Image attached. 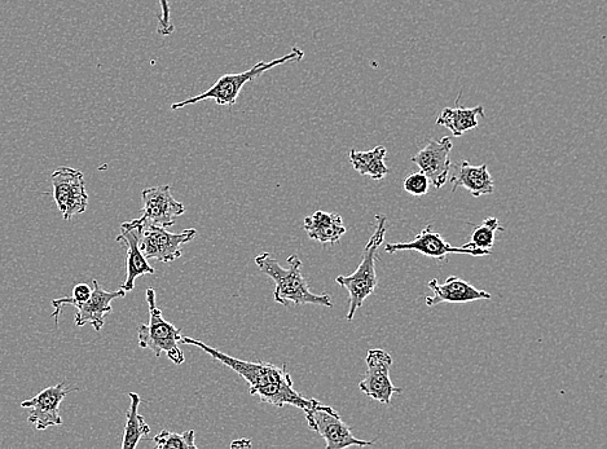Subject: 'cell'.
I'll return each mask as SVG.
<instances>
[{
	"label": "cell",
	"instance_id": "ba28073f",
	"mask_svg": "<svg viewBox=\"0 0 607 449\" xmlns=\"http://www.w3.org/2000/svg\"><path fill=\"white\" fill-rule=\"evenodd\" d=\"M51 180L55 202L65 222L85 213L89 206V195L82 171L67 166L59 167L52 173Z\"/></svg>",
	"mask_w": 607,
	"mask_h": 449
},
{
	"label": "cell",
	"instance_id": "5bb4252c",
	"mask_svg": "<svg viewBox=\"0 0 607 449\" xmlns=\"http://www.w3.org/2000/svg\"><path fill=\"white\" fill-rule=\"evenodd\" d=\"M117 242L126 246V280L123 281L121 289L126 293L135 288V281L140 276L155 275V268L148 263L139 249L138 226L134 220H129L121 226V235L117 236Z\"/></svg>",
	"mask_w": 607,
	"mask_h": 449
},
{
	"label": "cell",
	"instance_id": "9a60e30c",
	"mask_svg": "<svg viewBox=\"0 0 607 449\" xmlns=\"http://www.w3.org/2000/svg\"><path fill=\"white\" fill-rule=\"evenodd\" d=\"M94 288L86 302L77 307L76 325L77 327H85L86 324L92 325L96 332H100L105 324V318L113 311L112 302L118 298L126 296L125 290H116V292H107L101 288L99 281H92Z\"/></svg>",
	"mask_w": 607,
	"mask_h": 449
},
{
	"label": "cell",
	"instance_id": "cb8c5ba5",
	"mask_svg": "<svg viewBox=\"0 0 607 449\" xmlns=\"http://www.w3.org/2000/svg\"><path fill=\"white\" fill-rule=\"evenodd\" d=\"M91 293L92 288L89 284H77L74 286L72 297L54 299V301L51 302V305L55 307V311L51 316L56 320V324H59V316L61 312H63V308L65 306H73L77 308L90 298Z\"/></svg>",
	"mask_w": 607,
	"mask_h": 449
},
{
	"label": "cell",
	"instance_id": "e0dca14e",
	"mask_svg": "<svg viewBox=\"0 0 607 449\" xmlns=\"http://www.w3.org/2000/svg\"><path fill=\"white\" fill-rule=\"evenodd\" d=\"M452 192L457 188L468 189L474 197L491 195L495 191L494 179L488 171V166H473L469 161L461 162L457 173L452 178Z\"/></svg>",
	"mask_w": 607,
	"mask_h": 449
},
{
	"label": "cell",
	"instance_id": "44dd1931",
	"mask_svg": "<svg viewBox=\"0 0 607 449\" xmlns=\"http://www.w3.org/2000/svg\"><path fill=\"white\" fill-rule=\"evenodd\" d=\"M131 404L126 415L125 433H123L122 449H134L138 447L140 440L151 433L149 425L144 417L139 415V406L142 403L140 396L135 393L129 394Z\"/></svg>",
	"mask_w": 607,
	"mask_h": 449
},
{
	"label": "cell",
	"instance_id": "ac0fdd59",
	"mask_svg": "<svg viewBox=\"0 0 607 449\" xmlns=\"http://www.w3.org/2000/svg\"><path fill=\"white\" fill-rule=\"evenodd\" d=\"M303 228L311 240L318 241L320 244H337L346 233L340 215L321 210L305 218Z\"/></svg>",
	"mask_w": 607,
	"mask_h": 449
},
{
	"label": "cell",
	"instance_id": "6da1fadb",
	"mask_svg": "<svg viewBox=\"0 0 607 449\" xmlns=\"http://www.w3.org/2000/svg\"><path fill=\"white\" fill-rule=\"evenodd\" d=\"M184 345L199 347L211 358L218 360L233 372L243 377L250 387V395L259 396L262 402L272 404L275 407L293 406L305 411L310 406V399L294 390L292 376L287 372V364L277 365L265 362H245L224 354V352L206 345V343L195 340L192 337H182Z\"/></svg>",
	"mask_w": 607,
	"mask_h": 449
},
{
	"label": "cell",
	"instance_id": "603a6c76",
	"mask_svg": "<svg viewBox=\"0 0 607 449\" xmlns=\"http://www.w3.org/2000/svg\"><path fill=\"white\" fill-rule=\"evenodd\" d=\"M157 449H196L195 431L187 430L186 433H171L169 430H162L160 434L153 438Z\"/></svg>",
	"mask_w": 607,
	"mask_h": 449
},
{
	"label": "cell",
	"instance_id": "4fadbf2b",
	"mask_svg": "<svg viewBox=\"0 0 607 449\" xmlns=\"http://www.w3.org/2000/svg\"><path fill=\"white\" fill-rule=\"evenodd\" d=\"M452 138L444 136L441 140H430L424 149L411 158L413 164L428 176L431 184L437 189L446 186L450 179L452 162L450 153L453 148Z\"/></svg>",
	"mask_w": 607,
	"mask_h": 449
},
{
	"label": "cell",
	"instance_id": "30bf717a",
	"mask_svg": "<svg viewBox=\"0 0 607 449\" xmlns=\"http://www.w3.org/2000/svg\"><path fill=\"white\" fill-rule=\"evenodd\" d=\"M365 363H367V373L364 380L360 382L359 389L369 398L390 406L393 395L402 393V390L395 387L390 380L393 359L385 350L375 349L368 351Z\"/></svg>",
	"mask_w": 607,
	"mask_h": 449
},
{
	"label": "cell",
	"instance_id": "ffe728a7",
	"mask_svg": "<svg viewBox=\"0 0 607 449\" xmlns=\"http://www.w3.org/2000/svg\"><path fill=\"white\" fill-rule=\"evenodd\" d=\"M386 148L378 145L369 152H360L351 149L349 158L351 165L360 175L369 176L373 180H382L389 175V167L385 164Z\"/></svg>",
	"mask_w": 607,
	"mask_h": 449
},
{
	"label": "cell",
	"instance_id": "3957f363",
	"mask_svg": "<svg viewBox=\"0 0 607 449\" xmlns=\"http://www.w3.org/2000/svg\"><path fill=\"white\" fill-rule=\"evenodd\" d=\"M376 230L363 250V259L354 274L350 276H338V285L349 292V312L346 319H354L356 311L363 306L365 299L372 296L377 288L376 263L378 261V249L385 240L386 222L385 215H376Z\"/></svg>",
	"mask_w": 607,
	"mask_h": 449
},
{
	"label": "cell",
	"instance_id": "7a4b0ae2",
	"mask_svg": "<svg viewBox=\"0 0 607 449\" xmlns=\"http://www.w3.org/2000/svg\"><path fill=\"white\" fill-rule=\"evenodd\" d=\"M289 268L281 267L276 259L268 253L259 254L255 258V264L262 274L271 277L275 281V301L285 307L316 305L324 307H333L332 298L328 294L312 293L309 284L303 277L301 268L302 262L297 255L288 258Z\"/></svg>",
	"mask_w": 607,
	"mask_h": 449
},
{
	"label": "cell",
	"instance_id": "9c48e42d",
	"mask_svg": "<svg viewBox=\"0 0 607 449\" xmlns=\"http://www.w3.org/2000/svg\"><path fill=\"white\" fill-rule=\"evenodd\" d=\"M409 250L437 259L441 263L446 262L447 255L450 254H466L472 255V257H485V255L491 254L487 250L470 248L469 244H465L463 248H455L443 239L441 233L434 232L431 226H426L412 241L395 242V244L386 245L385 248V252L389 254L409 252Z\"/></svg>",
	"mask_w": 607,
	"mask_h": 449
},
{
	"label": "cell",
	"instance_id": "52a82bcc",
	"mask_svg": "<svg viewBox=\"0 0 607 449\" xmlns=\"http://www.w3.org/2000/svg\"><path fill=\"white\" fill-rule=\"evenodd\" d=\"M138 226L139 249L147 259H156L161 263H173L182 257V245L188 244L197 236L195 228H189L180 233H171L167 228L152 226Z\"/></svg>",
	"mask_w": 607,
	"mask_h": 449
},
{
	"label": "cell",
	"instance_id": "277c9868",
	"mask_svg": "<svg viewBox=\"0 0 607 449\" xmlns=\"http://www.w3.org/2000/svg\"><path fill=\"white\" fill-rule=\"evenodd\" d=\"M305 57V52L301 48L293 47V50L289 54L279 57V59L272 60L270 63L265 61H259L255 64L252 69L246 70L243 73L237 74H224L223 77L219 78L217 83L205 91L204 94L193 96L180 103L171 105V109L177 110L180 108L189 107V105L201 103L204 100H214L215 103L221 105V107H233L236 104L237 98H239L241 90L246 83L254 81L255 78L261 77L263 73L268 70L276 68V66L284 65L287 63H297Z\"/></svg>",
	"mask_w": 607,
	"mask_h": 449
},
{
	"label": "cell",
	"instance_id": "8992f818",
	"mask_svg": "<svg viewBox=\"0 0 607 449\" xmlns=\"http://www.w3.org/2000/svg\"><path fill=\"white\" fill-rule=\"evenodd\" d=\"M303 412L310 429L320 434L327 443V449L373 446V442L356 438L341 416L332 407L324 406L318 400L310 399V406Z\"/></svg>",
	"mask_w": 607,
	"mask_h": 449
},
{
	"label": "cell",
	"instance_id": "484cf974",
	"mask_svg": "<svg viewBox=\"0 0 607 449\" xmlns=\"http://www.w3.org/2000/svg\"><path fill=\"white\" fill-rule=\"evenodd\" d=\"M161 7V15L158 16V35L161 37H169L175 32V26L171 21V11L169 0H158Z\"/></svg>",
	"mask_w": 607,
	"mask_h": 449
},
{
	"label": "cell",
	"instance_id": "2e32d148",
	"mask_svg": "<svg viewBox=\"0 0 607 449\" xmlns=\"http://www.w3.org/2000/svg\"><path fill=\"white\" fill-rule=\"evenodd\" d=\"M429 288L433 290V296L426 297V305L429 307L441 305V303H469L491 299V294L485 290L475 288L468 281L457 276H450L443 284L437 279L429 281Z\"/></svg>",
	"mask_w": 607,
	"mask_h": 449
},
{
	"label": "cell",
	"instance_id": "5b68a950",
	"mask_svg": "<svg viewBox=\"0 0 607 449\" xmlns=\"http://www.w3.org/2000/svg\"><path fill=\"white\" fill-rule=\"evenodd\" d=\"M149 308V324L138 325V342L140 349H148L155 354L156 358L167 355L174 364L182 365L186 362V356L179 347L182 341V330L169 323L162 316V311L156 305V292L147 289L145 293Z\"/></svg>",
	"mask_w": 607,
	"mask_h": 449
},
{
	"label": "cell",
	"instance_id": "7402d4cb",
	"mask_svg": "<svg viewBox=\"0 0 607 449\" xmlns=\"http://www.w3.org/2000/svg\"><path fill=\"white\" fill-rule=\"evenodd\" d=\"M497 232H504V228L500 226L499 220L496 218H487L481 226L475 228L468 244L470 248L491 252L492 246L495 245V236Z\"/></svg>",
	"mask_w": 607,
	"mask_h": 449
},
{
	"label": "cell",
	"instance_id": "d6986e66",
	"mask_svg": "<svg viewBox=\"0 0 607 449\" xmlns=\"http://www.w3.org/2000/svg\"><path fill=\"white\" fill-rule=\"evenodd\" d=\"M485 117L483 105L475 108H444L437 118V125L450 130L453 138H461L465 132L477 129L479 118Z\"/></svg>",
	"mask_w": 607,
	"mask_h": 449
},
{
	"label": "cell",
	"instance_id": "8fae6325",
	"mask_svg": "<svg viewBox=\"0 0 607 449\" xmlns=\"http://www.w3.org/2000/svg\"><path fill=\"white\" fill-rule=\"evenodd\" d=\"M142 217L136 219L140 226L169 228L174 226L175 219L184 214L186 208L182 202L175 200L171 195L170 186L145 188L142 192Z\"/></svg>",
	"mask_w": 607,
	"mask_h": 449
},
{
	"label": "cell",
	"instance_id": "7c38bea8",
	"mask_svg": "<svg viewBox=\"0 0 607 449\" xmlns=\"http://www.w3.org/2000/svg\"><path fill=\"white\" fill-rule=\"evenodd\" d=\"M74 390L67 389L65 382L47 387L34 398L25 400L21 407L29 409L28 421L34 425L37 430H47L54 426L63 425V418L60 416V406L65 396Z\"/></svg>",
	"mask_w": 607,
	"mask_h": 449
},
{
	"label": "cell",
	"instance_id": "d4e9b609",
	"mask_svg": "<svg viewBox=\"0 0 607 449\" xmlns=\"http://www.w3.org/2000/svg\"><path fill=\"white\" fill-rule=\"evenodd\" d=\"M404 191L409 195L420 197L429 192L430 180L422 171L408 175L403 183Z\"/></svg>",
	"mask_w": 607,
	"mask_h": 449
}]
</instances>
